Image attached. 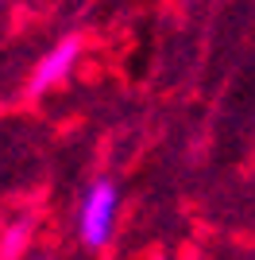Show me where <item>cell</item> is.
<instances>
[{"mask_svg": "<svg viewBox=\"0 0 255 260\" xmlns=\"http://www.w3.org/2000/svg\"><path fill=\"white\" fill-rule=\"evenodd\" d=\"M116 183L112 179H97L81 198V214H77V237L85 249H105L112 241V225H116Z\"/></svg>", "mask_w": 255, "mask_h": 260, "instance_id": "cell-1", "label": "cell"}, {"mask_svg": "<svg viewBox=\"0 0 255 260\" xmlns=\"http://www.w3.org/2000/svg\"><path fill=\"white\" fill-rule=\"evenodd\" d=\"M77 58H81V43H77V39H62L54 51H47L39 62H35L31 82H27V93H31V98H39V93H47L51 86H58V82L74 70Z\"/></svg>", "mask_w": 255, "mask_h": 260, "instance_id": "cell-2", "label": "cell"}, {"mask_svg": "<svg viewBox=\"0 0 255 260\" xmlns=\"http://www.w3.org/2000/svg\"><path fill=\"white\" fill-rule=\"evenodd\" d=\"M27 241H31V221L27 217H20V221H12L8 233H4V256H20L23 249H27Z\"/></svg>", "mask_w": 255, "mask_h": 260, "instance_id": "cell-3", "label": "cell"}, {"mask_svg": "<svg viewBox=\"0 0 255 260\" xmlns=\"http://www.w3.org/2000/svg\"><path fill=\"white\" fill-rule=\"evenodd\" d=\"M39 260H47V256H39Z\"/></svg>", "mask_w": 255, "mask_h": 260, "instance_id": "cell-4", "label": "cell"}, {"mask_svg": "<svg viewBox=\"0 0 255 260\" xmlns=\"http://www.w3.org/2000/svg\"><path fill=\"white\" fill-rule=\"evenodd\" d=\"M0 4H4V0H0Z\"/></svg>", "mask_w": 255, "mask_h": 260, "instance_id": "cell-5", "label": "cell"}]
</instances>
